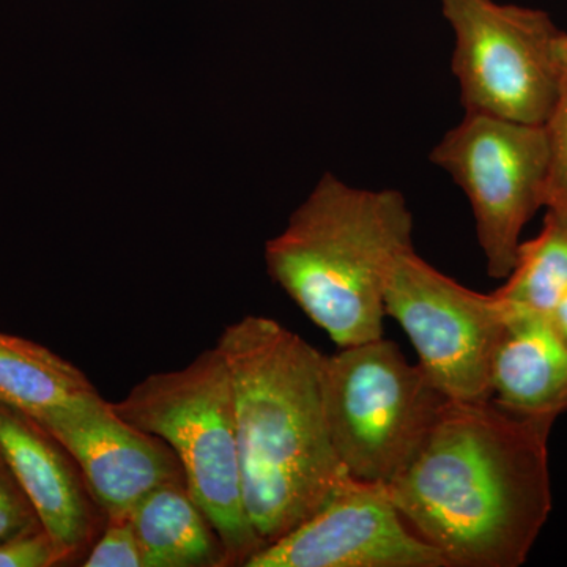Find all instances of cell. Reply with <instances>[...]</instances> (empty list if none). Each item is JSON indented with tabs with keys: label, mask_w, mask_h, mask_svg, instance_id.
Wrapping results in <instances>:
<instances>
[{
	"label": "cell",
	"mask_w": 567,
	"mask_h": 567,
	"mask_svg": "<svg viewBox=\"0 0 567 567\" xmlns=\"http://www.w3.org/2000/svg\"><path fill=\"white\" fill-rule=\"evenodd\" d=\"M40 527L31 502L0 458V544Z\"/></svg>",
	"instance_id": "obj_18"
},
{
	"label": "cell",
	"mask_w": 567,
	"mask_h": 567,
	"mask_svg": "<svg viewBox=\"0 0 567 567\" xmlns=\"http://www.w3.org/2000/svg\"><path fill=\"white\" fill-rule=\"evenodd\" d=\"M544 128L550 147L546 208L567 221V43L557 96Z\"/></svg>",
	"instance_id": "obj_16"
},
{
	"label": "cell",
	"mask_w": 567,
	"mask_h": 567,
	"mask_svg": "<svg viewBox=\"0 0 567 567\" xmlns=\"http://www.w3.org/2000/svg\"><path fill=\"white\" fill-rule=\"evenodd\" d=\"M324 416L354 481L388 486L404 472L450 398L385 338L323 354Z\"/></svg>",
	"instance_id": "obj_5"
},
{
	"label": "cell",
	"mask_w": 567,
	"mask_h": 567,
	"mask_svg": "<svg viewBox=\"0 0 567 567\" xmlns=\"http://www.w3.org/2000/svg\"><path fill=\"white\" fill-rule=\"evenodd\" d=\"M412 234L404 194L354 188L324 174L267 241L265 264L336 346L364 344L383 338L388 278L399 254L413 248Z\"/></svg>",
	"instance_id": "obj_3"
},
{
	"label": "cell",
	"mask_w": 567,
	"mask_h": 567,
	"mask_svg": "<svg viewBox=\"0 0 567 567\" xmlns=\"http://www.w3.org/2000/svg\"><path fill=\"white\" fill-rule=\"evenodd\" d=\"M548 320H550L551 327L555 328L559 338H561L567 346V295L559 301L557 308L551 311V315L548 316Z\"/></svg>",
	"instance_id": "obj_20"
},
{
	"label": "cell",
	"mask_w": 567,
	"mask_h": 567,
	"mask_svg": "<svg viewBox=\"0 0 567 567\" xmlns=\"http://www.w3.org/2000/svg\"><path fill=\"white\" fill-rule=\"evenodd\" d=\"M511 308L548 317L567 295V221L547 212L543 229L522 241L506 282L495 290Z\"/></svg>",
	"instance_id": "obj_15"
},
{
	"label": "cell",
	"mask_w": 567,
	"mask_h": 567,
	"mask_svg": "<svg viewBox=\"0 0 567 567\" xmlns=\"http://www.w3.org/2000/svg\"><path fill=\"white\" fill-rule=\"evenodd\" d=\"M385 312L415 347L421 368L454 401L492 399V368L511 306L443 275L415 252L399 254L385 290Z\"/></svg>",
	"instance_id": "obj_8"
},
{
	"label": "cell",
	"mask_w": 567,
	"mask_h": 567,
	"mask_svg": "<svg viewBox=\"0 0 567 567\" xmlns=\"http://www.w3.org/2000/svg\"><path fill=\"white\" fill-rule=\"evenodd\" d=\"M551 416L450 399L386 491L447 567H518L551 513Z\"/></svg>",
	"instance_id": "obj_1"
},
{
	"label": "cell",
	"mask_w": 567,
	"mask_h": 567,
	"mask_svg": "<svg viewBox=\"0 0 567 567\" xmlns=\"http://www.w3.org/2000/svg\"><path fill=\"white\" fill-rule=\"evenodd\" d=\"M454 33L451 69L466 114L544 125L557 96L567 32L548 13L495 0H440Z\"/></svg>",
	"instance_id": "obj_6"
},
{
	"label": "cell",
	"mask_w": 567,
	"mask_h": 567,
	"mask_svg": "<svg viewBox=\"0 0 567 567\" xmlns=\"http://www.w3.org/2000/svg\"><path fill=\"white\" fill-rule=\"evenodd\" d=\"M245 567H447L398 513L385 486L350 480Z\"/></svg>",
	"instance_id": "obj_9"
},
{
	"label": "cell",
	"mask_w": 567,
	"mask_h": 567,
	"mask_svg": "<svg viewBox=\"0 0 567 567\" xmlns=\"http://www.w3.org/2000/svg\"><path fill=\"white\" fill-rule=\"evenodd\" d=\"M246 513L264 547L315 516L352 477L324 416L323 354L268 317L227 324Z\"/></svg>",
	"instance_id": "obj_2"
},
{
	"label": "cell",
	"mask_w": 567,
	"mask_h": 567,
	"mask_svg": "<svg viewBox=\"0 0 567 567\" xmlns=\"http://www.w3.org/2000/svg\"><path fill=\"white\" fill-rule=\"evenodd\" d=\"M62 563L61 551L43 527L0 544V567H51Z\"/></svg>",
	"instance_id": "obj_19"
},
{
	"label": "cell",
	"mask_w": 567,
	"mask_h": 567,
	"mask_svg": "<svg viewBox=\"0 0 567 567\" xmlns=\"http://www.w3.org/2000/svg\"><path fill=\"white\" fill-rule=\"evenodd\" d=\"M0 458L28 496L62 561L80 557L96 535L99 505L69 451L33 417L0 404Z\"/></svg>",
	"instance_id": "obj_11"
},
{
	"label": "cell",
	"mask_w": 567,
	"mask_h": 567,
	"mask_svg": "<svg viewBox=\"0 0 567 567\" xmlns=\"http://www.w3.org/2000/svg\"><path fill=\"white\" fill-rule=\"evenodd\" d=\"M144 567H218L227 565L218 533L186 483L156 487L130 513Z\"/></svg>",
	"instance_id": "obj_13"
},
{
	"label": "cell",
	"mask_w": 567,
	"mask_h": 567,
	"mask_svg": "<svg viewBox=\"0 0 567 567\" xmlns=\"http://www.w3.org/2000/svg\"><path fill=\"white\" fill-rule=\"evenodd\" d=\"M35 421L69 451L107 517L130 516L163 484L186 483L171 446L123 421L102 395Z\"/></svg>",
	"instance_id": "obj_10"
},
{
	"label": "cell",
	"mask_w": 567,
	"mask_h": 567,
	"mask_svg": "<svg viewBox=\"0 0 567 567\" xmlns=\"http://www.w3.org/2000/svg\"><path fill=\"white\" fill-rule=\"evenodd\" d=\"M111 406L171 446L189 494L221 539L227 565L245 566L264 544L246 513L233 379L218 346L186 368L148 375Z\"/></svg>",
	"instance_id": "obj_4"
},
{
	"label": "cell",
	"mask_w": 567,
	"mask_h": 567,
	"mask_svg": "<svg viewBox=\"0 0 567 567\" xmlns=\"http://www.w3.org/2000/svg\"><path fill=\"white\" fill-rule=\"evenodd\" d=\"M513 309L492 368V401L518 415L567 413V346L548 317Z\"/></svg>",
	"instance_id": "obj_12"
},
{
	"label": "cell",
	"mask_w": 567,
	"mask_h": 567,
	"mask_svg": "<svg viewBox=\"0 0 567 567\" xmlns=\"http://www.w3.org/2000/svg\"><path fill=\"white\" fill-rule=\"evenodd\" d=\"M429 158L468 197L488 276L506 279L525 226L546 207V128L465 112L464 121L443 136Z\"/></svg>",
	"instance_id": "obj_7"
},
{
	"label": "cell",
	"mask_w": 567,
	"mask_h": 567,
	"mask_svg": "<svg viewBox=\"0 0 567 567\" xmlns=\"http://www.w3.org/2000/svg\"><path fill=\"white\" fill-rule=\"evenodd\" d=\"M99 395L76 365L47 347L0 333V404L39 420Z\"/></svg>",
	"instance_id": "obj_14"
},
{
	"label": "cell",
	"mask_w": 567,
	"mask_h": 567,
	"mask_svg": "<svg viewBox=\"0 0 567 567\" xmlns=\"http://www.w3.org/2000/svg\"><path fill=\"white\" fill-rule=\"evenodd\" d=\"M85 567H144L140 540L130 516L107 517L102 537L82 563Z\"/></svg>",
	"instance_id": "obj_17"
}]
</instances>
